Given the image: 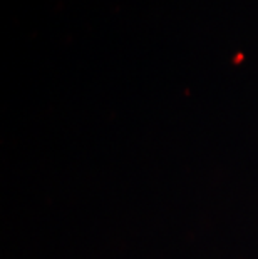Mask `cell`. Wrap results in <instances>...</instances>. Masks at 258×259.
Returning a JSON list of instances; mask_svg holds the SVG:
<instances>
[]
</instances>
